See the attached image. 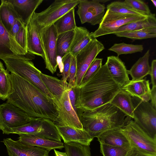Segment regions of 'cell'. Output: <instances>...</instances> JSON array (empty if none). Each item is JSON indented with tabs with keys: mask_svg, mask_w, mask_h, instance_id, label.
Listing matches in <instances>:
<instances>
[{
	"mask_svg": "<svg viewBox=\"0 0 156 156\" xmlns=\"http://www.w3.org/2000/svg\"><path fill=\"white\" fill-rule=\"evenodd\" d=\"M74 30V37L66 54L69 53L75 57L93 38L85 27H76Z\"/></svg>",
	"mask_w": 156,
	"mask_h": 156,
	"instance_id": "obj_24",
	"label": "cell"
},
{
	"mask_svg": "<svg viewBox=\"0 0 156 156\" xmlns=\"http://www.w3.org/2000/svg\"><path fill=\"white\" fill-rule=\"evenodd\" d=\"M27 27L21 19L17 20L12 27L10 34L22 48L27 46Z\"/></svg>",
	"mask_w": 156,
	"mask_h": 156,
	"instance_id": "obj_33",
	"label": "cell"
},
{
	"mask_svg": "<svg viewBox=\"0 0 156 156\" xmlns=\"http://www.w3.org/2000/svg\"><path fill=\"white\" fill-rule=\"evenodd\" d=\"M64 146L69 156H91L90 146L70 142L64 143Z\"/></svg>",
	"mask_w": 156,
	"mask_h": 156,
	"instance_id": "obj_35",
	"label": "cell"
},
{
	"mask_svg": "<svg viewBox=\"0 0 156 156\" xmlns=\"http://www.w3.org/2000/svg\"><path fill=\"white\" fill-rule=\"evenodd\" d=\"M35 118L11 103L6 102L0 105V129L3 134H9L11 129L24 125Z\"/></svg>",
	"mask_w": 156,
	"mask_h": 156,
	"instance_id": "obj_11",
	"label": "cell"
},
{
	"mask_svg": "<svg viewBox=\"0 0 156 156\" xmlns=\"http://www.w3.org/2000/svg\"><path fill=\"white\" fill-rule=\"evenodd\" d=\"M0 99L4 101V98L1 94L0 93Z\"/></svg>",
	"mask_w": 156,
	"mask_h": 156,
	"instance_id": "obj_51",
	"label": "cell"
},
{
	"mask_svg": "<svg viewBox=\"0 0 156 156\" xmlns=\"http://www.w3.org/2000/svg\"><path fill=\"white\" fill-rule=\"evenodd\" d=\"M114 34L118 37H125L133 40L155 38L156 28H149L139 31L120 32Z\"/></svg>",
	"mask_w": 156,
	"mask_h": 156,
	"instance_id": "obj_32",
	"label": "cell"
},
{
	"mask_svg": "<svg viewBox=\"0 0 156 156\" xmlns=\"http://www.w3.org/2000/svg\"><path fill=\"white\" fill-rule=\"evenodd\" d=\"M107 10L111 12L122 14L143 16H150L133 9L124 1H115L112 2L107 5Z\"/></svg>",
	"mask_w": 156,
	"mask_h": 156,
	"instance_id": "obj_34",
	"label": "cell"
},
{
	"mask_svg": "<svg viewBox=\"0 0 156 156\" xmlns=\"http://www.w3.org/2000/svg\"><path fill=\"white\" fill-rule=\"evenodd\" d=\"M27 51L41 57L44 59V53L41 45L37 24L31 17L27 27Z\"/></svg>",
	"mask_w": 156,
	"mask_h": 156,
	"instance_id": "obj_19",
	"label": "cell"
},
{
	"mask_svg": "<svg viewBox=\"0 0 156 156\" xmlns=\"http://www.w3.org/2000/svg\"><path fill=\"white\" fill-rule=\"evenodd\" d=\"M11 88L6 102L20 108L31 117L53 122L58 113L56 101L27 80L11 73Z\"/></svg>",
	"mask_w": 156,
	"mask_h": 156,
	"instance_id": "obj_1",
	"label": "cell"
},
{
	"mask_svg": "<svg viewBox=\"0 0 156 156\" xmlns=\"http://www.w3.org/2000/svg\"><path fill=\"white\" fill-rule=\"evenodd\" d=\"M104 49V45L96 38H94L75 57L76 66V87L80 86L88 67L98 55Z\"/></svg>",
	"mask_w": 156,
	"mask_h": 156,
	"instance_id": "obj_13",
	"label": "cell"
},
{
	"mask_svg": "<svg viewBox=\"0 0 156 156\" xmlns=\"http://www.w3.org/2000/svg\"><path fill=\"white\" fill-rule=\"evenodd\" d=\"M100 148L103 156H125L128 150L101 144H100Z\"/></svg>",
	"mask_w": 156,
	"mask_h": 156,
	"instance_id": "obj_38",
	"label": "cell"
},
{
	"mask_svg": "<svg viewBox=\"0 0 156 156\" xmlns=\"http://www.w3.org/2000/svg\"><path fill=\"white\" fill-rule=\"evenodd\" d=\"M150 100L152 105L156 109V86L152 87L151 90Z\"/></svg>",
	"mask_w": 156,
	"mask_h": 156,
	"instance_id": "obj_46",
	"label": "cell"
},
{
	"mask_svg": "<svg viewBox=\"0 0 156 156\" xmlns=\"http://www.w3.org/2000/svg\"><path fill=\"white\" fill-rule=\"evenodd\" d=\"M151 1L152 2L153 4L155 7H156V1L155 0H151Z\"/></svg>",
	"mask_w": 156,
	"mask_h": 156,
	"instance_id": "obj_50",
	"label": "cell"
},
{
	"mask_svg": "<svg viewBox=\"0 0 156 156\" xmlns=\"http://www.w3.org/2000/svg\"><path fill=\"white\" fill-rule=\"evenodd\" d=\"M1 1V20L6 30L10 33L16 21L20 18L11 2L8 0H2Z\"/></svg>",
	"mask_w": 156,
	"mask_h": 156,
	"instance_id": "obj_26",
	"label": "cell"
},
{
	"mask_svg": "<svg viewBox=\"0 0 156 156\" xmlns=\"http://www.w3.org/2000/svg\"><path fill=\"white\" fill-rule=\"evenodd\" d=\"M75 87H73L69 90L68 96L71 105L80 119L79 112L76 107V96Z\"/></svg>",
	"mask_w": 156,
	"mask_h": 156,
	"instance_id": "obj_43",
	"label": "cell"
},
{
	"mask_svg": "<svg viewBox=\"0 0 156 156\" xmlns=\"http://www.w3.org/2000/svg\"><path fill=\"white\" fill-rule=\"evenodd\" d=\"M74 12L75 9L73 8L62 16L54 23L58 34L75 29L77 26Z\"/></svg>",
	"mask_w": 156,
	"mask_h": 156,
	"instance_id": "obj_30",
	"label": "cell"
},
{
	"mask_svg": "<svg viewBox=\"0 0 156 156\" xmlns=\"http://www.w3.org/2000/svg\"><path fill=\"white\" fill-rule=\"evenodd\" d=\"M143 49L144 47L142 45L127 44L124 42L115 44L108 49V50L116 53L118 56L122 54H131L137 52H141Z\"/></svg>",
	"mask_w": 156,
	"mask_h": 156,
	"instance_id": "obj_36",
	"label": "cell"
},
{
	"mask_svg": "<svg viewBox=\"0 0 156 156\" xmlns=\"http://www.w3.org/2000/svg\"><path fill=\"white\" fill-rule=\"evenodd\" d=\"M150 55V50H148L144 55L140 58L132 66L129 70H128L132 81L143 79L146 76L149 74L150 66L149 62Z\"/></svg>",
	"mask_w": 156,
	"mask_h": 156,
	"instance_id": "obj_27",
	"label": "cell"
},
{
	"mask_svg": "<svg viewBox=\"0 0 156 156\" xmlns=\"http://www.w3.org/2000/svg\"><path fill=\"white\" fill-rule=\"evenodd\" d=\"M151 28H156V18L155 14L153 13L144 20L122 26L116 30L113 34L122 32L141 30Z\"/></svg>",
	"mask_w": 156,
	"mask_h": 156,
	"instance_id": "obj_29",
	"label": "cell"
},
{
	"mask_svg": "<svg viewBox=\"0 0 156 156\" xmlns=\"http://www.w3.org/2000/svg\"><path fill=\"white\" fill-rule=\"evenodd\" d=\"M35 58L23 49L4 27L0 18V59L17 58L30 61Z\"/></svg>",
	"mask_w": 156,
	"mask_h": 156,
	"instance_id": "obj_12",
	"label": "cell"
},
{
	"mask_svg": "<svg viewBox=\"0 0 156 156\" xmlns=\"http://www.w3.org/2000/svg\"><path fill=\"white\" fill-rule=\"evenodd\" d=\"M69 90L64 92L57 102L58 113L53 122L55 125L83 129L81 122L70 103L68 96Z\"/></svg>",
	"mask_w": 156,
	"mask_h": 156,
	"instance_id": "obj_14",
	"label": "cell"
},
{
	"mask_svg": "<svg viewBox=\"0 0 156 156\" xmlns=\"http://www.w3.org/2000/svg\"><path fill=\"white\" fill-rule=\"evenodd\" d=\"M134 121L147 134L156 140V109L149 101L132 97Z\"/></svg>",
	"mask_w": 156,
	"mask_h": 156,
	"instance_id": "obj_6",
	"label": "cell"
},
{
	"mask_svg": "<svg viewBox=\"0 0 156 156\" xmlns=\"http://www.w3.org/2000/svg\"><path fill=\"white\" fill-rule=\"evenodd\" d=\"M74 34L72 30L58 35L56 41V50L58 56L61 58L66 54L71 43Z\"/></svg>",
	"mask_w": 156,
	"mask_h": 156,
	"instance_id": "obj_31",
	"label": "cell"
},
{
	"mask_svg": "<svg viewBox=\"0 0 156 156\" xmlns=\"http://www.w3.org/2000/svg\"><path fill=\"white\" fill-rule=\"evenodd\" d=\"M120 129L127 138L131 147L146 154L156 155V140L150 137L131 119Z\"/></svg>",
	"mask_w": 156,
	"mask_h": 156,
	"instance_id": "obj_5",
	"label": "cell"
},
{
	"mask_svg": "<svg viewBox=\"0 0 156 156\" xmlns=\"http://www.w3.org/2000/svg\"><path fill=\"white\" fill-rule=\"evenodd\" d=\"M6 69L27 80L50 98L54 100L53 95L44 85L41 77L42 72L30 61L17 58L2 60Z\"/></svg>",
	"mask_w": 156,
	"mask_h": 156,
	"instance_id": "obj_4",
	"label": "cell"
},
{
	"mask_svg": "<svg viewBox=\"0 0 156 156\" xmlns=\"http://www.w3.org/2000/svg\"><path fill=\"white\" fill-rule=\"evenodd\" d=\"M110 103L119 109L127 116L133 119L134 108L132 98L127 92L122 89Z\"/></svg>",
	"mask_w": 156,
	"mask_h": 156,
	"instance_id": "obj_28",
	"label": "cell"
},
{
	"mask_svg": "<svg viewBox=\"0 0 156 156\" xmlns=\"http://www.w3.org/2000/svg\"><path fill=\"white\" fill-rule=\"evenodd\" d=\"M80 0H55L42 11L34 12L32 17L39 30L54 24L65 14L77 5Z\"/></svg>",
	"mask_w": 156,
	"mask_h": 156,
	"instance_id": "obj_7",
	"label": "cell"
},
{
	"mask_svg": "<svg viewBox=\"0 0 156 156\" xmlns=\"http://www.w3.org/2000/svg\"><path fill=\"white\" fill-rule=\"evenodd\" d=\"M10 133L32 134L61 141V138L54 122L46 118H36L27 124L11 129L9 133Z\"/></svg>",
	"mask_w": 156,
	"mask_h": 156,
	"instance_id": "obj_9",
	"label": "cell"
},
{
	"mask_svg": "<svg viewBox=\"0 0 156 156\" xmlns=\"http://www.w3.org/2000/svg\"><path fill=\"white\" fill-rule=\"evenodd\" d=\"M73 57L72 54L69 53L66 54L61 58V62L63 65V70L60 76H62V80L65 82H67L69 78V71Z\"/></svg>",
	"mask_w": 156,
	"mask_h": 156,
	"instance_id": "obj_41",
	"label": "cell"
},
{
	"mask_svg": "<svg viewBox=\"0 0 156 156\" xmlns=\"http://www.w3.org/2000/svg\"><path fill=\"white\" fill-rule=\"evenodd\" d=\"M96 1L99 3H105L109 1V0H96Z\"/></svg>",
	"mask_w": 156,
	"mask_h": 156,
	"instance_id": "obj_48",
	"label": "cell"
},
{
	"mask_svg": "<svg viewBox=\"0 0 156 156\" xmlns=\"http://www.w3.org/2000/svg\"><path fill=\"white\" fill-rule=\"evenodd\" d=\"M64 143L75 142L90 146L94 138L83 129H79L66 126L55 125Z\"/></svg>",
	"mask_w": 156,
	"mask_h": 156,
	"instance_id": "obj_17",
	"label": "cell"
},
{
	"mask_svg": "<svg viewBox=\"0 0 156 156\" xmlns=\"http://www.w3.org/2000/svg\"><path fill=\"white\" fill-rule=\"evenodd\" d=\"M130 119L109 103L93 110L83 112L80 121L83 128L94 138L108 130L122 127Z\"/></svg>",
	"mask_w": 156,
	"mask_h": 156,
	"instance_id": "obj_3",
	"label": "cell"
},
{
	"mask_svg": "<svg viewBox=\"0 0 156 156\" xmlns=\"http://www.w3.org/2000/svg\"><path fill=\"white\" fill-rule=\"evenodd\" d=\"M39 34L44 53L45 68L52 74L58 65L56 41L58 33L54 25L39 30Z\"/></svg>",
	"mask_w": 156,
	"mask_h": 156,
	"instance_id": "obj_10",
	"label": "cell"
},
{
	"mask_svg": "<svg viewBox=\"0 0 156 156\" xmlns=\"http://www.w3.org/2000/svg\"><path fill=\"white\" fill-rule=\"evenodd\" d=\"M18 140L22 143L30 146L41 147L50 151L53 149H61L64 147V144L58 141L32 134L19 135Z\"/></svg>",
	"mask_w": 156,
	"mask_h": 156,
	"instance_id": "obj_22",
	"label": "cell"
},
{
	"mask_svg": "<svg viewBox=\"0 0 156 156\" xmlns=\"http://www.w3.org/2000/svg\"><path fill=\"white\" fill-rule=\"evenodd\" d=\"M102 58H96L93 60L86 72L79 87L84 85L99 69L102 65Z\"/></svg>",
	"mask_w": 156,
	"mask_h": 156,
	"instance_id": "obj_39",
	"label": "cell"
},
{
	"mask_svg": "<svg viewBox=\"0 0 156 156\" xmlns=\"http://www.w3.org/2000/svg\"><path fill=\"white\" fill-rule=\"evenodd\" d=\"M4 68L3 64L0 61V71Z\"/></svg>",
	"mask_w": 156,
	"mask_h": 156,
	"instance_id": "obj_49",
	"label": "cell"
},
{
	"mask_svg": "<svg viewBox=\"0 0 156 156\" xmlns=\"http://www.w3.org/2000/svg\"><path fill=\"white\" fill-rule=\"evenodd\" d=\"M41 77L44 83L54 96L57 102L61 98L64 92L73 87L67 82L57 78L41 73Z\"/></svg>",
	"mask_w": 156,
	"mask_h": 156,
	"instance_id": "obj_25",
	"label": "cell"
},
{
	"mask_svg": "<svg viewBox=\"0 0 156 156\" xmlns=\"http://www.w3.org/2000/svg\"><path fill=\"white\" fill-rule=\"evenodd\" d=\"M55 156H69L66 152H61L55 149H54Z\"/></svg>",
	"mask_w": 156,
	"mask_h": 156,
	"instance_id": "obj_47",
	"label": "cell"
},
{
	"mask_svg": "<svg viewBox=\"0 0 156 156\" xmlns=\"http://www.w3.org/2000/svg\"><path fill=\"white\" fill-rule=\"evenodd\" d=\"M118 128L108 130L98 138L100 144L122 147L128 150L131 147L125 136Z\"/></svg>",
	"mask_w": 156,
	"mask_h": 156,
	"instance_id": "obj_23",
	"label": "cell"
},
{
	"mask_svg": "<svg viewBox=\"0 0 156 156\" xmlns=\"http://www.w3.org/2000/svg\"><path fill=\"white\" fill-rule=\"evenodd\" d=\"M9 156H49V151L41 147L23 144L10 138L3 139Z\"/></svg>",
	"mask_w": 156,
	"mask_h": 156,
	"instance_id": "obj_16",
	"label": "cell"
},
{
	"mask_svg": "<svg viewBox=\"0 0 156 156\" xmlns=\"http://www.w3.org/2000/svg\"><path fill=\"white\" fill-rule=\"evenodd\" d=\"M150 16L122 14L107 10L98 28L94 32L90 33L91 36L94 39L104 35L113 34L122 26L144 20Z\"/></svg>",
	"mask_w": 156,
	"mask_h": 156,
	"instance_id": "obj_8",
	"label": "cell"
},
{
	"mask_svg": "<svg viewBox=\"0 0 156 156\" xmlns=\"http://www.w3.org/2000/svg\"><path fill=\"white\" fill-rule=\"evenodd\" d=\"M151 77L152 87L156 86V60H153L151 62L149 73Z\"/></svg>",
	"mask_w": 156,
	"mask_h": 156,
	"instance_id": "obj_44",
	"label": "cell"
},
{
	"mask_svg": "<svg viewBox=\"0 0 156 156\" xmlns=\"http://www.w3.org/2000/svg\"><path fill=\"white\" fill-rule=\"evenodd\" d=\"M76 66L75 57L73 56L72 59L69 76V83L72 87H76Z\"/></svg>",
	"mask_w": 156,
	"mask_h": 156,
	"instance_id": "obj_42",
	"label": "cell"
},
{
	"mask_svg": "<svg viewBox=\"0 0 156 156\" xmlns=\"http://www.w3.org/2000/svg\"><path fill=\"white\" fill-rule=\"evenodd\" d=\"M122 89L131 97L137 98L142 101H149L150 100L151 89L148 80L145 79L139 80H130Z\"/></svg>",
	"mask_w": 156,
	"mask_h": 156,
	"instance_id": "obj_21",
	"label": "cell"
},
{
	"mask_svg": "<svg viewBox=\"0 0 156 156\" xmlns=\"http://www.w3.org/2000/svg\"><path fill=\"white\" fill-rule=\"evenodd\" d=\"M9 71L4 68L0 71V93L7 100L11 88Z\"/></svg>",
	"mask_w": 156,
	"mask_h": 156,
	"instance_id": "obj_37",
	"label": "cell"
},
{
	"mask_svg": "<svg viewBox=\"0 0 156 156\" xmlns=\"http://www.w3.org/2000/svg\"><path fill=\"white\" fill-rule=\"evenodd\" d=\"M125 156H156L143 152L138 150L131 147L127 152Z\"/></svg>",
	"mask_w": 156,
	"mask_h": 156,
	"instance_id": "obj_45",
	"label": "cell"
},
{
	"mask_svg": "<svg viewBox=\"0 0 156 156\" xmlns=\"http://www.w3.org/2000/svg\"><path fill=\"white\" fill-rule=\"evenodd\" d=\"M105 63L111 77L122 87L129 82L128 70L124 63L119 56L112 55L108 57Z\"/></svg>",
	"mask_w": 156,
	"mask_h": 156,
	"instance_id": "obj_18",
	"label": "cell"
},
{
	"mask_svg": "<svg viewBox=\"0 0 156 156\" xmlns=\"http://www.w3.org/2000/svg\"><path fill=\"white\" fill-rule=\"evenodd\" d=\"M24 24L27 26L36 9L43 0H8Z\"/></svg>",
	"mask_w": 156,
	"mask_h": 156,
	"instance_id": "obj_20",
	"label": "cell"
},
{
	"mask_svg": "<svg viewBox=\"0 0 156 156\" xmlns=\"http://www.w3.org/2000/svg\"><path fill=\"white\" fill-rule=\"evenodd\" d=\"M77 13L82 24L87 23L92 25L99 24L105 13V7L96 0H80Z\"/></svg>",
	"mask_w": 156,
	"mask_h": 156,
	"instance_id": "obj_15",
	"label": "cell"
},
{
	"mask_svg": "<svg viewBox=\"0 0 156 156\" xmlns=\"http://www.w3.org/2000/svg\"><path fill=\"white\" fill-rule=\"evenodd\" d=\"M125 2L133 9L151 15L152 13L148 5L143 1L140 0H125Z\"/></svg>",
	"mask_w": 156,
	"mask_h": 156,
	"instance_id": "obj_40",
	"label": "cell"
},
{
	"mask_svg": "<svg viewBox=\"0 0 156 156\" xmlns=\"http://www.w3.org/2000/svg\"><path fill=\"white\" fill-rule=\"evenodd\" d=\"M122 87L111 77L106 63L102 65L84 85L75 87L80 120L83 112L110 103Z\"/></svg>",
	"mask_w": 156,
	"mask_h": 156,
	"instance_id": "obj_2",
	"label": "cell"
}]
</instances>
